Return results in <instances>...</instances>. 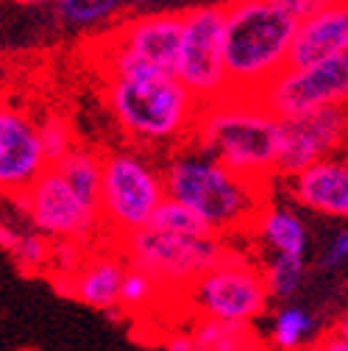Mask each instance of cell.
I'll return each mask as SVG.
<instances>
[{"instance_id": "obj_28", "label": "cell", "mask_w": 348, "mask_h": 351, "mask_svg": "<svg viewBox=\"0 0 348 351\" xmlns=\"http://www.w3.org/2000/svg\"><path fill=\"white\" fill-rule=\"evenodd\" d=\"M276 6H282L284 12H290L295 20H303V17H310L321 9H326L329 3H334V0H273Z\"/></svg>"}, {"instance_id": "obj_35", "label": "cell", "mask_w": 348, "mask_h": 351, "mask_svg": "<svg viewBox=\"0 0 348 351\" xmlns=\"http://www.w3.org/2000/svg\"><path fill=\"white\" fill-rule=\"evenodd\" d=\"M343 154H345V156H348V143H345V148H343Z\"/></svg>"}, {"instance_id": "obj_2", "label": "cell", "mask_w": 348, "mask_h": 351, "mask_svg": "<svg viewBox=\"0 0 348 351\" xmlns=\"http://www.w3.org/2000/svg\"><path fill=\"white\" fill-rule=\"evenodd\" d=\"M103 101L123 137L142 151H176L192 137L201 101L176 75H109Z\"/></svg>"}, {"instance_id": "obj_21", "label": "cell", "mask_w": 348, "mask_h": 351, "mask_svg": "<svg viewBox=\"0 0 348 351\" xmlns=\"http://www.w3.org/2000/svg\"><path fill=\"white\" fill-rule=\"evenodd\" d=\"M125 0H53V9L67 28H95L117 17Z\"/></svg>"}, {"instance_id": "obj_24", "label": "cell", "mask_w": 348, "mask_h": 351, "mask_svg": "<svg viewBox=\"0 0 348 351\" xmlns=\"http://www.w3.org/2000/svg\"><path fill=\"white\" fill-rule=\"evenodd\" d=\"M53 240L39 232H23L17 245L9 251L23 274H45L53 265Z\"/></svg>"}, {"instance_id": "obj_18", "label": "cell", "mask_w": 348, "mask_h": 351, "mask_svg": "<svg viewBox=\"0 0 348 351\" xmlns=\"http://www.w3.org/2000/svg\"><path fill=\"white\" fill-rule=\"evenodd\" d=\"M190 335L195 351H265V340L253 329V324L195 318Z\"/></svg>"}, {"instance_id": "obj_5", "label": "cell", "mask_w": 348, "mask_h": 351, "mask_svg": "<svg viewBox=\"0 0 348 351\" xmlns=\"http://www.w3.org/2000/svg\"><path fill=\"white\" fill-rule=\"evenodd\" d=\"M101 221L109 240H123L151 223L167 201L162 170L142 148H109L101 154Z\"/></svg>"}, {"instance_id": "obj_19", "label": "cell", "mask_w": 348, "mask_h": 351, "mask_svg": "<svg viewBox=\"0 0 348 351\" xmlns=\"http://www.w3.org/2000/svg\"><path fill=\"white\" fill-rule=\"evenodd\" d=\"M51 167H56V170L64 176V182H67L86 204L98 209V204H101V179H103L101 151L75 145L59 165H51Z\"/></svg>"}, {"instance_id": "obj_15", "label": "cell", "mask_w": 348, "mask_h": 351, "mask_svg": "<svg viewBox=\"0 0 348 351\" xmlns=\"http://www.w3.org/2000/svg\"><path fill=\"white\" fill-rule=\"evenodd\" d=\"M284 182H287L290 198L298 206L323 217L348 221V156L345 154L318 159Z\"/></svg>"}, {"instance_id": "obj_26", "label": "cell", "mask_w": 348, "mask_h": 351, "mask_svg": "<svg viewBox=\"0 0 348 351\" xmlns=\"http://www.w3.org/2000/svg\"><path fill=\"white\" fill-rule=\"evenodd\" d=\"M148 226H156L162 232H176V234H212L206 229V223L201 221V217L192 209H187L184 204L173 201V198H167L156 209V215L151 217Z\"/></svg>"}, {"instance_id": "obj_20", "label": "cell", "mask_w": 348, "mask_h": 351, "mask_svg": "<svg viewBox=\"0 0 348 351\" xmlns=\"http://www.w3.org/2000/svg\"><path fill=\"white\" fill-rule=\"evenodd\" d=\"M315 318L301 306H282L271 318V346L279 351H301L312 340Z\"/></svg>"}, {"instance_id": "obj_6", "label": "cell", "mask_w": 348, "mask_h": 351, "mask_svg": "<svg viewBox=\"0 0 348 351\" xmlns=\"http://www.w3.org/2000/svg\"><path fill=\"white\" fill-rule=\"evenodd\" d=\"M117 248L132 268L151 274L164 290L184 293L232 248L221 234H176L145 226L117 240Z\"/></svg>"}, {"instance_id": "obj_23", "label": "cell", "mask_w": 348, "mask_h": 351, "mask_svg": "<svg viewBox=\"0 0 348 351\" xmlns=\"http://www.w3.org/2000/svg\"><path fill=\"white\" fill-rule=\"evenodd\" d=\"M265 282L273 298H290L307 274V259L303 256H287V254H271L265 262Z\"/></svg>"}, {"instance_id": "obj_33", "label": "cell", "mask_w": 348, "mask_h": 351, "mask_svg": "<svg viewBox=\"0 0 348 351\" xmlns=\"http://www.w3.org/2000/svg\"><path fill=\"white\" fill-rule=\"evenodd\" d=\"M12 3H20V6H39V3H48V0H12Z\"/></svg>"}, {"instance_id": "obj_14", "label": "cell", "mask_w": 348, "mask_h": 351, "mask_svg": "<svg viewBox=\"0 0 348 351\" xmlns=\"http://www.w3.org/2000/svg\"><path fill=\"white\" fill-rule=\"evenodd\" d=\"M128 271V259L117 248H90L78 262V268L67 276L53 279L59 293L75 298L84 306H92L101 313H117L120 310V287Z\"/></svg>"}, {"instance_id": "obj_22", "label": "cell", "mask_w": 348, "mask_h": 351, "mask_svg": "<svg viewBox=\"0 0 348 351\" xmlns=\"http://www.w3.org/2000/svg\"><path fill=\"white\" fill-rule=\"evenodd\" d=\"M162 295H164V287L151 274L128 265L123 287H120V310L123 313H128V315L151 313L153 306L162 301Z\"/></svg>"}, {"instance_id": "obj_8", "label": "cell", "mask_w": 348, "mask_h": 351, "mask_svg": "<svg viewBox=\"0 0 348 351\" xmlns=\"http://www.w3.org/2000/svg\"><path fill=\"white\" fill-rule=\"evenodd\" d=\"M182 295L195 318L229 324H253L268 313L273 298L265 271L240 248H229L226 256Z\"/></svg>"}, {"instance_id": "obj_11", "label": "cell", "mask_w": 348, "mask_h": 351, "mask_svg": "<svg viewBox=\"0 0 348 351\" xmlns=\"http://www.w3.org/2000/svg\"><path fill=\"white\" fill-rule=\"evenodd\" d=\"M259 101L276 117H293L321 106H348V53L307 67H287L259 93Z\"/></svg>"}, {"instance_id": "obj_16", "label": "cell", "mask_w": 348, "mask_h": 351, "mask_svg": "<svg viewBox=\"0 0 348 351\" xmlns=\"http://www.w3.org/2000/svg\"><path fill=\"white\" fill-rule=\"evenodd\" d=\"M348 53V0H334L326 9L298 20L290 51V67H307Z\"/></svg>"}, {"instance_id": "obj_13", "label": "cell", "mask_w": 348, "mask_h": 351, "mask_svg": "<svg viewBox=\"0 0 348 351\" xmlns=\"http://www.w3.org/2000/svg\"><path fill=\"white\" fill-rule=\"evenodd\" d=\"M51 165L36 123L9 101H0V195L20 198Z\"/></svg>"}, {"instance_id": "obj_3", "label": "cell", "mask_w": 348, "mask_h": 351, "mask_svg": "<svg viewBox=\"0 0 348 351\" xmlns=\"http://www.w3.org/2000/svg\"><path fill=\"white\" fill-rule=\"evenodd\" d=\"M223 62L229 95L259 98L290 67L298 20L273 0H232L223 6Z\"/></svg>"}, {"instance_id": "obj_1", "label": "cell", "mask_w": 348, "mask_h": 351, "mask_svg": "<svg viewBox=\"0 0 348 351\" xmlns=\"http://www.w3.org/2000/svg\"><path fill=\"white\" fill-rule=\"evenodd\" d=\"M162 179L167 198L192 209L212 234L226 240L251 232L271 195V184L245 179L192 145L170 151Z\"/></svg>"}, {"instance_id": "obj_17", "label": "cell", "mask_w": 348, "mask_h": 351, "mask_svg": "<svg viewBox=\"0 0 348 351\" xmlns=\"http://www.w3.org/2000/svg\"><path fill=\"white\" fill-rule=\"evenodd\" d=\"M251 234L259 237L271 254H287V256H303L307 259V248H310V237H307V226L301 223V217L284 206H271L265 204L262 212L256 215Z\"/></svg>"}, {"instance_id": "obj_27", "label": "cell", "mask_w": 348, "mask_h": 351, "mask_svg": "<svg viewBox=\"0 0 348 351\" xmlns=\"http://www.w3.org/2000/svg\"><path fill=\"white\" fill-rule=\"evenodd\" d=\"M343 262H348V229L337 232V234L332 237L326 254H323V268H329V271H332V268H340Z\"/></svg>"}, {"instance_id": "obj_29", "label": "cell", "mask_w": 348, "mask_h": 351, "mask_svg": "<svg viewBox=\"0 0 348 351\" xmlns=\"http://www.w3.org/2000/svg\"><path fill=\"white\" fill-rule=\"evenodd\" d=\"M307 351H348V343H345L343 337H337V335L329 329L326 335L315 337V340L307 346Z\"/></svg>"}, {"instance_id": "obj_34", "label": "cell", "mask_w": 348, "mask_h": 351, "mask_svg": "<svg viewBox=\"0 0 348 351\" xmlns=\"http://www.w3.org/2000/svg\"><path fill=\"white\" fill-rule=\"evenodd\" d=\"M125 3H134V6H142V3H151V0H125Z\"/></svg>"}, {"instance_id": "obj_30", "label": "cell", "mask_w": 348, "mask_h": 351, "mask_svg": "<svg viewBox=\"0 0 348 351\" xmlns=\"http://www.w3.org/2000/svg\"><path fill=\"white\" fill-rule=\"evenodd\" d=\"M164 351H195L190 329L187 332H173L170 337H164Z\"/></svg>"}, {"instance_id": "obj_31", "label": "cell", "mask_w": 348, "mask_h": 351, "mask_svg": "<svg viewBox=\"0 0 348 351\" xmlns=\"http://www.w3.org/2000/svg\"><path fill=\"white\" fill-rule=\"evenodd\" d=\"M20 234H23V232H17V229H12L9 223L0 221V251H6V254H9V251L17 245Z\"/></svg>"}, {"instance_id": "obj_7", "label": "cell", "mask_w": 348, "mask_h": 351, "mask_svg": "<svg viewBox=\"0 0 348 351\" xmlns=\"http://www.w3.org/2000/svg\"><path fill=\"white\" fill-rule=\"evenodd\" d=\"M182 36H184V12L132 17L112 28L109 36L95 42L98 70L103 78L142 75V73L176 75Z\"/></svg>"}, {"instance_id": "obj_12", "label": "cell", "mask_w": 348, "mask_h": 351, "mask_svg": "<svg viewBox=\"0 0 348 351\" xmlns=\"http://www.w3.org/2000/svg\"><path fill=\"white\" fill-rule=\"evenodd\" d=\"M348 143V106H321L282 117L276 179H290L318 159L343 154Z\"/></svg>"}, {"instance_id": "obj_4", "label": "cell", "mask_w": 348, "mask_h": 351, "mask_svg": "<svg viewBox=\"0 0 348 351\" xmlns=\"http://www.w3.org/2000/svg\"><path fill=\"white\" fill-rule=\"evenodd\" d=\"M282 117L259 98L226 95L201 106L187 145L214 156L245 179L271 184L276 179Z\"/></svg>"}, {"instance_id": "obj_25", "label": "cell", "mask_w": 348, "mask_h": 351, "mask_svg": "<svg viewBox=\"0 0 348 351\" xmlns=\"http://www.w3.org/2000/svg\"><path fill=\"white\" fill-rule=\"evenodd\" d=\"M36 128H39V140H42V151H45L48 165H59L78 145L70 123L62 114H53V112L45 114L36 123Z\"/></svg>"}, {"instance_id": "obj_10", "label": "cell", "mask_w": 348, "mask_h": 351, "mask_svg": "<svg viewBox=\"0 0 348 351\" xmlns=\"http://www.w3.org/2000/svg\"><path fill=\"white\" fill-rule=\"evenodd\" d=\"M223 6H195L184 12V36L176 64V78L201 101V106L229 95L223 62Z\"/></svg>"}, {"instance_id": "obj_32", "label": "cell", "mask_w": 348, "mask_h": 351, "mask_svg": "<svg viewBox=\"0 0 348 351\" xmlns=\"http://www.w3.org/2000/svg\"><path fill=\"white\" fill-rule=\"evenodd\" d=\"M332 332H334L337 337H343V340L348 343V310H345L343 315H337V321L332 324Z\"/></svg>"}, {"instance_id": "obj_9", "label": "cell", "mask_w": 348, "mask_h": 351, "mask_svg": "<svg viewBox=\"0 0 348 351\" xmlns=\"http://www.w3.org/2000/svg\"><path fill=\"white\" fill-rule=\"evenodd\" d=\"M14 204L34 232L51 237L53 243H78L92 248V243L106 234L101 209L86 204L56 167H48L20 198H14Z\"/></svg>"}]
</instances>
